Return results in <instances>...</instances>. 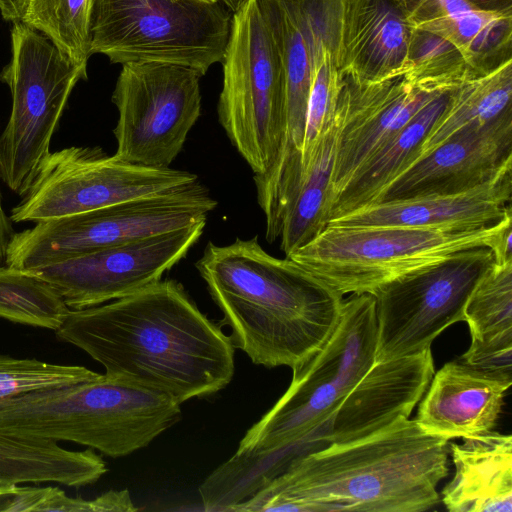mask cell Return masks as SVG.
<instances>
[{
  "label": "cell",
  "instance_id": "1",
  "mask_svg": "<svg viewBox=\"0 0 512 512\" xmlns=\"http://www.w3.org/2000/svg\"><path fill=\"white\" fill-rule=\"evenodd\" d=\"M55 332L99 362L106 375L180 403L218 392L235 371L230 336L175 280H160L97 306L70 309Z\"/></svg>",
  "mask_w": 512,
  "mask_h": 512
},
{
  "label": "cell",
  "instance_id": "2",
  "mask_svg": "<svg viewBox=\"0 0 512 512\" xmlns=\"http://www.w3.org/2000/svg\"><path fill=\"white\" fill-rule=\"evenodd\" d=\"M449 440L401 419L368 437L296 459L229 512H423L448 474Z\"/></svg>",
  "mask_w": 512,
  "mask_h": 512
},
{
  "label": "cell",
  "instance_id": "3",
  "mask_svg": "<svg viewBox=\"0 0 512 512\" xmlns=\"http://www.w3.org/2000/svg\"><path fill=\"white\" fill-rule=\"evenodd\" d=\"M196 268L222 311L234 347L267 368L301 365L328 340L343 296L290 258H276L258 237L209 242Z\"/></svg>",
  "mask_w": 512,
  "mask_h": 512
},
{
  "label": "cell",
  "instance_id": "4",
  "mask_svg": "<svg viewBox=\"0 0 512 512\" xmlns=\"http://www.w3.org/2000/svg\"><path fill=\"white\" fill-rule=\"evenodd\" d=\"M181 403L101 374L0 400V432L87 446L116 458L149 445L181 419Z\"/></svg>",
  "mask_w": 512,
  "mask_h": 512
},
{
  "label": "cell",
  "instance_id": "5",
  "mask_svg": "<svg viewBox=\"0 0 512 512\" xmlns=\"http://www.w3.org/2000/svg\"><path fill=\"white\" fill-rule=\"evenodd\" d=\"M512 210L479 229L445 231L396 225L326 226L287 256L326 286L345 294H372L380 286L453 254L491 249Z\"/></svg>",
  "mask_w": 512,
  "mask_h": 512
},
{
  "label": "cell",
  "instance_id": "6",
  "mask_svg": "<svg viewBox=\"0 0 512 512\" xmlns=\"http://www.w3.org/2000/svg\"><path fill=\"white\" fill-rule=\"evenodd\" d=\"M377 317L371 294L343 300L335 329L292 369L289 388L244 435L237 453H261L298 441L324 422L375 362Z\"/></svg>",
  "mask_w": 512,
  "mask_h": 512
},
{
  "label": "cell",
  "instance_id": "7",
  "mask_svg": "<svg viewBox=\"0 0 512 512\" xmlns=\"http://www.w3.org/2000/svg\"><path fill=\"white\" fill-rule=\"evenodd\" d=\"M221 63L219 122L253 174H264L283 151L286 91L279 50L257 0L232 13Z\"/></svg>",
  "mask_w": 512,
  "mask_h": 512
},
{
  "label": "cell",
  "instance_id": "8",
  "mask_svg": "<svg viewBox=\"0 0 512 512\" xmlns=\"http://www.w3.org/2000/svg\"><path fill=\"white\" fill-rule=\"evenodd\" d=\"M231 19L219 0H93L90 54L181 65L202 77L221 62Z\"/></svg>",
  "mask_w": 512,
  "mask_h": 512
},
{
  "label": "cell",
  "instance_id": "9",
  "mask_svg": "<svg viewBox=\"0 0 512 512\" xmlns=\"http://www.w3.org/2000/svg\"><path fill=\"white\" fill-rule=\"evenodd\" d=\"M11 40L12 59L0 75L12 95L11 115L0 135V178L23 196L50 153L69 95L87 79V70L22 21L13 23Z\"/></svg>",
  "mask_w": 512,
  "mask_h": 512
},
{
  "label": "cell",
  "instance_id": "10",
  "mask_svg": "<svg viewBox=\"0 0 512 512\" xmlns=\"http://www.w3.org/2000/svg\"><path fill=\"white\" fill-rule=\"evenodd\" d=\"M217 206L198 181L171 191L45 220L14 233L5 264L34 270L207 220Z\"/></svg>",
  "mask_w": 512,
  "mask_h": 512
},
{
  "label": "cell",
  "instance_id": "11",
  "mask_svg": "<svg viewBox=\"0 0 512 512\" xmlns=\"http://www.w3.org/2000/svg\"><path fill=\"white\" fill-rule=\"evenodd\" d=\"M197 181L191 172L133 164L99 147H67L48 154L28 191L12 208L10 219L38 223Z\"/></svg>",
  "mask_w": 512,
  "mask_h": 512
},
{
  "label": "cell",
  "instance_id": "12",
  "mask_svg": "<svg viewBox=\"0 0 512 512\" xmlns=\"http://www.w3.org/2000/svg\"><path fill=\"white\" fill-rule=\"evenodd\" d=\"M200 78L181 65L123 64L112 94L118 110L115 155L137 165L169 168L201 114Z\"/></svg>",
  "mask_w": 512,
  "mask_h": 512
},
{
  "label": "cell",
  "instance_id": "13",
  "mask_svg": "<svg viewBox=\"0 0 512 512\" xmlns=\"http://www.w3.org/2000/svg\"><path fill=\"white\" fill-rule=\"evenodd\" d=\"M492 261L487 247L467 249L377 288L371 294L377 317L375 362L429 349L442 331L463 321L467 300Z\"/></svg>",
  "mask_w": 512,
  "mask_h": 512
},
{
  "label": "cell",
  "instance_id": "14",
  "mask_svg": "<svg viewBox=\"0 0 512 512\" xmlns=\"http://www.w3.org/2000/svg\"><path fill=\"white\" fill-rule=\"evenodd\" d=\"M206 221L29 270L71 310L107 303L162 280L200 239Z\"/></svg>",
  "mask_w": 512,
  "mask_h": 512
},
{
  "label": "cell",
  "instance_id": "15",
  "mask_svg": "<svg viewBox=\"0 0 512 512\" xmlns=\"http://www.w3.org/2000/svg\"><path fill=\"white\" fill-rule=\"evenodd\" d=\"M446 91L420 87L398 75L360 82L342 75V111L330 180L329 208L360 168L391 141L429 102Z\"/></svg>",
  "mask_w": 512,
  "mask_h": 512
},
{
  "label": "cell",
  "instance_id": "16",
  "mask_svg": "<svg viewBox=\"0 0 512 512\" xmlns=\"http://www.w3.org/2000/svg\"><path fill=\"white\" fill-rule=\"evenodd\" d=\"M510 161L512 112L460 129L400 173L375 203L467 191L492 179Z\"/></svg>",
  "mask_w": 512,
  "mask_h": 512
},
{
  "label": "cell",
  "instance_id": "17",
  "mask_svg": "<svg viewBox=\"0 0 512 512\" xmlns=\"http://www.w3.org/2000/svg\"><path fill=\"white\" fill-rule=\"evenodd\" d=\"M434 373L431 348L374 362L331 413L329 443L356 441L409 418Z\"/></svg>",
  "mask_w": 512,
  "mask_h": 512
},
{
  "label": "cell",
  "instance_id": "18",
  "mask_svg": "<svg viewBox=\"0 0 512 512\" xmlns=\"http://www.w3.org/2000/svg\"><path fill=\"white\" fill-rule=\"evenodd\" d=\"M511 197L512 161L492 179L470 190L381 201L333 218L326 226L396 225L473 230L500 221L512 210Z\"/></svg>",
  "mask_w": 512,
  "mask_h": 512
},
{
  "label": "cell",
  "instance_id": "19",
  "mask_svg": "<svg viewBox=\"0 0 512 512\" xmlns=\"http://www.w3.org/2000/svg\"><path fill=\"white\" fill-rule=\"evenodd\" d=\"M510 386L458 359L448 362L434 373L415 421L447 440L485 434L496 426Z\"/></svg>",
  "mask_w": 512,
  "mask_h": 512
},
{
  "label": "cell",
  "instance_id": "20",
  "mask_svg": "<svg viewBox=\"0 0 512 512\" xmlns=\"http://www.w3.org/2000/svg\"><path fill=\"white\" fill-rule=\"evenodd\" d=\"M411 31L393 0H346L342 75L375 82L405 74Z\"/></svg>",
  "mask_w": 512,
  "mask_h": 512
},
{
  "label": "cell",
  "instance_id": "21",
  "mask_svg": "<svg viewBox=\"0 0 512 512\" xmlns=\"http://www.w3.org/2000/svg\"><path fill=\"white\" fill-rule=\"evenodd\" d=\"M449 443L455 473L442 490L450 512L512 511V436L493 430Z\"/></svg>",
  "mask_w": 512,
  "mask_h": 512
},
{
  "label": "cell",
  "instance_id": "22",
  "mask_svg": "<svg viewBox=\"0 0 512 512\" xmlns=\"http://www.w3.org/2000/svg\"><path fill=\"white\" fill-rule=\"evenodd\" d=\"M408 24L453 44L471 67L492 59L509 36L511 15L481 10L466 0H393Z\"/></svg>",
  "mask_w": 512,
  "mask_h": 512
},
{
  "label": "cell",
  "instance_id": "23",
  "mask_svg": "<svg viewBox=\"0 0 512 512\" xmlns=\"http://www.w3.org/2000/svg\"><path fill=\"white\" fill-rule=\"evenodd\" d=\"M451 90L440 94L423 107L391 141L360 168L332 202L327 222L375 203L383 190L414 162L422 141L444 110Z\"/></svg>",
  "mask_w": 512,
  "mask_h": 512
},
{
  "label": "cell",
  "instance_id": "24",
  "mask_svg": "<svg viewBox=\"0 0 512 512\" xmlns=\"http://www.w3.org/2000/svg\"><path fill=\"white\" fill-rule=\"evenodd\" d=\"M341 123L342 111L337 102L300 175L282 222L280 249L286 257L313 240L327 225L330 180Z\"/></svg>",
  "mask_w": 512,
  "mask_h": 512
},
{
  "label": "cell",
  "instance_id": "25",
  "mask_svg": "<svg viewBox=\"0 0 512 512\" xmlns=\"http://www.w3.org/2000/svg\"><path fill=\"white\" fill-rule=\"evenodd\" d=\"M508 112H512V59L449 92L444 110L422 141L412 164L465 126L485 124Z\"/></svg>",
  "mask_w": 512,
  "mask_h": 512
},
{
  "label": "cell",
  "instance_id": "26",
  "mask_svg": "<svg viewBox=\"0 0 512 512\" xmlns=\"http://www.w3.org/2000/svg\"><path fill=\"white\" fill-rule=\"evenodd\" d=\"M70 308L58 291L32 271L0 265V317L56 331Z\"/></svg>",
  "mask_w": 512,
  "mask_h": 512
},
{
  "label": "cell",
  "instance_id": "27",
  "mask_svg": "<svg viewBox=\"0 0 512 512\" xmlns=\"http://www.w3.org/2000/svg\"><path fill=\"white\" fill-rule=\"evenodd\" d=\"M93 0H31L22 20L87 70Z\"/></svg>",
  "mask_w": 512,
  "mask_h": 512
},
{
  "label": "cell",
  "instance_id": "28",
  "mask_svg": "<svg viewBox=\"0 0 512 512\" xmlns=\"http://www.w3.org/2000/svg\"><path fill=\"white\" fill-rule=\"evenodd\" d=\"M463 321L469 326L471 340L512 334V262L492 261L467 300Z\"/></svg>",
  "mask_w": 512,
  "mask_h": 512
},
{
  "label": "cell",
  "instance_id": "29",
  "mask_svg": "<svg viewBox=\"0 0 512 512\" xmlns=\"http://www.w3.org/2000/svg\"><path fill=\"white\" fill-rule=\"evenodd\" d=\"M406 79L414 85L449 91L476 77L459 50L444 38L412 28Z\"/></svg>",
  "mask_w": 512,
  "mask_h": 512
},
{
  "label": "cell",
  "instance_id": "30",
  "mask_svg": "<svg viewBox=\"0 0 512 512\" xmlns=\"http://www.w3.org/2000/svg\"><path fill=\"white\" fill-rule=\"evenodd\" d=\"M100 375L84 366L0 355V400L37 390L91 381Z\"/></svg>",
  "mask_w": 512,
  "mask_h": 512
},
{
  "label": "cell",
  "instance_id": "31",
  "mask_svg": "<svg viewBox=\"0 0 512 512\" xmlns=\"http://www.w3.org/2000/svg\"><path fill=\"white\" fill-rule=\"evenodd\" d=\"M458 360L501 381L512 384V334L489 340H471Z\"/></svg>",
  "mask_w": 512,
  "mask_h": 512
},
{
  "label": "cell",
  "instance_id": "32",
  "mask_svg": "<svg viewBox=\"0 0 512 512\" xmlns=\"http://www.w3.org/2000/svg\"><path fill=\"white\" fill-rule=\"evenodd\" d=\"M60 511L93 512L91 500L70 497L58 487H33L18 485L7 512Z\"/></svg>",
  "mask_w": 512,
  "mask_h": 512
},
{
  "label": "cell",
  "instance_id": "33",
  "mask_svg": "<svg viewBox=\"0 0 512 512\" xmlns=\"http://www.w3.org/2000/svg\"><path fill=\"white\" fill-rule=\"evenodd\" d=\"M31 0H0V11L6 21H22L27 13Z\"/></svg>",
  "mask_w": 512,
  "mask_h": 512
},
{
  "label": "cell",
  "instance_id": "34",
  "mask_svg": "<svg viewBox=\"0 0 512 512\" xmlns=\"http://www.w3.org/2000/svg\"><path fill=\"white\" fill-rule=\"evenodd\" d=\"M11 219L8 217L2 206V197L0 191V265L5 263L7 249L11 238L14 235Z\"/></svg>",
  "mask_w": 512,
  "mask_h": 512
},
{
  "label": "cell",
  "instance_id": "35",
  "mask_svg": "<svg viewBox=\"0 0 512 512\" xmlns=\"http://www.w3.org/2000/svg\"><path fill=\"white\" fill-rule=\"evenodd\" d=\"M474 7L497 12H512V0H466Z\"/></svg>",
  "mask_w": 512,
  "mask_h": 512
},
{
  "label": "cell",
  "instance_id": "36",
  "mask_svg": "<svg viewBox=\"0 0 512 512\" xmlns=\"http://www.w3.org/2000/svg\"><path fill=\"white\" fill-rule=\"evenodd\" d=\"M221 1L232 13L238 10L247 0H219Z\"/></svg>",
  "mask_w": 512,
  "mask_h": 512
},
{
  "label": "cell",
  "instance_id": "37",
  "mask_svg": "<svg viewBox=\"0 0 512 512\" xmlns=\"http://www.w3.org/2000/svg\"><path fill=\"white\" fill-rule=\"evenodd\" d=\"M6 487V483H3L2 481H0V493L5 489Z\"/></svg>",
  "mask_w": 512,
  "mask_h": 512
},
{
  "label": "cell",
  "instance_id": "38",
  "mask_svg": "<svg viewBox=\"0 0 512 512\" xmlns=\"http://www.w3.org/2000/svg\"><path fill=\"white\" fill-rule=\"evenodd\" d=\"M199 1L214 2V1H217V0H199Z\"/></svg>",
  "mask_w": 512,
  "mask_h": 512
}]
</instances>
